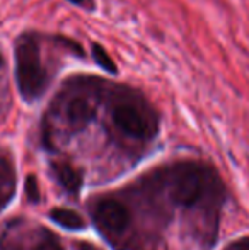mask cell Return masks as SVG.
I'll list each match as a JSON object with an SVG mask.
<instances>
[{"mask_svg":"<svg viewBox=\"0 0 249 250\" xmlns=\"http://www.w3.org/2000/svg\"><path fill=\"white\" fill-rule=\"evenodd\" d=\"M110 118L114 129L126 138L149 142L159 131V114L149 101L135 89L111 85Z\"/></svg>","mask_w":249,"mask_h":250,"instance_id":"cell-1","label":"cell"},{"mask_svg":"<svg viewBox=\"0 0 249 250\" xmlns=\"http://www.w3.org/2000/svg\"><path fill=\"white\" fill-rule=\"evenodd\" d=\"M106 82L91 77L67 80L63 90L53 101L50 111L55 112L67 133L84 131L97 114V104Z\"/></svg>","mask_w":249,"mask_h":250,"instance_id":"cell-2","label":"cell"},{"mask_svg":"<svg viewBox=\"0 0 249 250\" xmlns=\"http://www.w3.org/2000/svg\"><path fill=\"white\" fill-rule=\"evenodd\" d=\"M43 36L33 31L23 33L14 44L16 58V83L21 97L26 102L38 101L48 90L53 70L46 65L41 48Z\"/></svg>","mask_w":249,"mask_h":250,"instance_id":"cell-3","label":"cell"},{"mask_svg":"<svg viewBox=\"0 0 249 250\" xmlns=\"http://www.w3.org/2000/svg\"><path fill=\"white\" fill-rule=\"evenodd\" d=\"M167 179L171 199L180 206L191 208L208 196L217 177L205 165L196 162H181L171 168Z\"/></svg>","mask_w":249,"mask_h":250,"instance_id":"cell-4","label":"cell"},{"mask_svg":"<svg viewBox=\"0 0 249 250\" xmlns=\"http://www.w3.org/2000/svg\"><path fill=\"white\" fill-rule=\"evenodd\" d=\"M94 218L96 223L103 228L108 233H121L126 230L130 223V213L125 208V204H121L120 201L114 199H104L96 206L94 211Z\"/></svg>","mask_w":249,"mask_h":250,"instance_id":"cell-5","label":"cell"},{"mask_svg":"<svg viewBox=\"0 0 249 250\" xmlns=\"http://www.w3.org/2000/svg\"><path fill=\"white\" fill-rule=\"evenodd\" d=\"M53 170L58 182L63 186L65 191L72 192V194L80 191V188H82V174L73 165L67 164V162H60V164L53 165Z\"/></svg>","mask_w":249,"mask_h":250,"instance_id":"cell-6","label":"cell"},{"mask_svg":"<svg viewBox=\"0 0 249 250\" xmlns=\"http://www.w3.org/2000/svg\"><path fill=\"white\" fill-rule=\"evenodd\" d=\"M14 192V170L7 158L0 157V209L5 208Z\"/></svg>","mask_w":249,"mask_h":250,"instance_id":"cell-7","label":"cell"},{"mask_svg":"<svg viewBox=\"0 0 249 250\" xmlns=\"http://www.w3.org/2000/svg\"><path fill=\"white\" fill-rule=\"evenodd\" d=\"M50 216L55 223H58L67 230H82L84 225H86L84 218L77 211L67 209V208H55V209H51Z\"/></svg>","mask_w":249,"mask_h":250,"instance_id":"cell-8","label":"cell"},{"mask_svg":"<svg viewBox=\"0 0 249 250\" xmlns=\"http://www.w3.org/2000/svg\"><path fill=\"white\" fill-rule=\"evenodd\" d=\"M33 247L31 250H63L60 238L50 230H38L33 237Z\"/></svg>","mask_w":249,"mask_h":250,"instance_id":"cell-9","label":"cell"},{"mask_svg":"<svg viewBox=\"0 0 249 250\" xmlns=\"http://www.w3.org/2000/svg\"><path fill=\"white\" fill-rule=\"evenodd\" d=\"M91 51H92V58L94 62L97 63V66L103 70H106L111 75H118V65L114 63V60L111 58V55L101 46L99 43H92L91 46Z\"/></svg>","mask_w":249,"mask_h":250,"instance_id":"cell-10","label":"cell"},{"mask_svg":"<svg viewBox=\"0 0 249 250\" xmlns=\"http://www.w3.org/2000/svg\"><path fill=\"white\" fill-rule=\"evenodd\" d=\"M26 192L31 203H38L40 201V188H38V182L34 175H29L26 179Z\"/></svg>","mask_w":249,"mask_h":250,"instance_id":"cell-11","label":"cell"},{"mask_svg":"<svg viewBox=\"0 0 249 250\" xmlns=\"http://www.w3.org/2000/svg\"><path fill=\"white\" fill-rule=\"evenodd\" d=\"M67 2L73 3V5L80 7V9H86V10H94V9H96V3H94V0H67Z\"/></svg>","mask_w":249,"mask_h":250,"instance_id":"cell-12","label":"cell"},{"mask_svg":"<svg viewBox=\"0 0 249 250\" xmlns=\"http://www.w3.org/2000/svg\"><path fill=\"white\" fill-rule=\"evenodd\" d=\"M234 250H249V238H243V240L236 245Z\"/></svg>","mask_w":249,"mask_h":250,"instance_id":"cell-13","label":"cell"},{"mask_svg":"<svg viewBox=\"0 0 249 250\" xmlns=\"http://www.w3.org/2000/svg\"><path fill=\"white\" fill-rule=\"evenodd\" d=\"M79 250H101V249H97L96 245L89 244V242H84V244L79 245Z\"/></svg>","mask_w":249,"mask_h":250,"instance_id":"cell-14","label":"cell"}]
</instances>
